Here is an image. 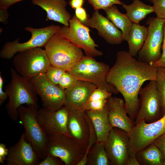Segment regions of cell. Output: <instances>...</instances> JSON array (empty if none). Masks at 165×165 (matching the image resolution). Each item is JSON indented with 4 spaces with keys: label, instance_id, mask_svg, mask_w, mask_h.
Masks as SVG:
<instances>
[{
    "label": "cell",
    "instance_id": "cell-41",
    "mask_svg": "<svg viewBox=\"0 0 165 165\" xmlns=\"http://www.w3.org/2000/svg\"><path fill=\"white\" fill-rule=\"evenodd\" d=\"M4 84V81L0 73V105H2L5 101L7 100L8 97L6 92L3 90L2 87Z\"/></svg>",
    "mask_w": 165,
    "mask_h": 165
},
{
    "label": "cell",
    "instance_id": "cell-46",
    "mask_svg": "<svg viewBox=\"0 0 165 165\" xmlns=\"http://www.w3.org/2000/svg\"><path fill=\"white\" fill-rule=\"evenodd\" d=\"M163 165H165V158H164V160Z\"/></svg>",
    "mask_w": 165,
    "mask_h": 165
},
{
    "label": "cell",
    "instance_id": "cell-38",
    "mask_svg": "<svg viewBox=\"0 0 165 165\" xmlns=\"http://www.w3.org/2000/svg\"><path fill=\"white\" fill-rule=\"evenodd\" d=\"M152 143L158 147L165 158V133L157 138Z\"/></svg>",
    "mask_w": 165,
    "mask_h": 165
},
{
    "label": "cell",
    "instance_id": "cell-7",
    "mask_svg": "<svg viewBox=\"0 0 165 165\" xmlns=\"http://www.w3.org/2000/svg\"><path fill=\"white\" fill-rule=\"evenodd\" d=\"M13 63L17 73L29 80L45 73L51 65L45 50L40 47L17 53L14 57Z\"/></svg>",
    "mask_w": 165,
    "mask_h": 165
},
{
    "label": "cell",
    "instance_id": "cell-18",
    "mask_svg": "<svg viewBox=\"0 0 165 165\" xmlns=\"http://www.w3.org/2000/svg\"><path fill=\"white\" fill-rule=\"evenodd\" d=\"M97 88V86L92 83L77 80L64 90V105L68 109H81L84 110L90 96Z\"/></svg>",
    "mask_w": 165,
    "mask_h": 165
},
{
    "label": "cell",
    "instance_id": "cell-20",
    "mask_svg": "<svg viewBox=\"0 0 165 165\" xmlns=\"http://www.w3.org/2000/svg\"><path fill=\"white\" fill-rule=\"evenodd\" d=\"M108 118L112 127L130 132L134 126V122L128 116L124 100L111 96L107 101Z\"/></svg>",
    "mask_w": 165,
    "mask_h": 165
},
{
    "label": "cell",
    "instance_id": "cell-11",
    "mask_svg": "<svg viewBox=\"0 0 165 165\" xmlns=\"http://www.w3.org/2000/svg\"><path fill=\"white\" fill-rule=\"evenodd\" d=\"M69 22V26H63L58 31L62 36L82 49L86 56L94 57L103 55V52L96 49L98 46L91 37L88 27L75 15Z\"/></svg>",
    "mask_w": 165,
    "mask_h": 165
},
{
    "label": "cell",
    "instance_id": "cell-8",
    "mask_svg": "<svg viewBox=\"0 0 165 165\" xmlns=\"http://www.w3.org/2000/svg\"><path fill=\"white\" fill-rule=\"evenodd\" d=\"M139 107L134 124L144 120L146 123L155 122L163 117V104L156 80L150 81L139 91Z\"/></svg>",
    "mask_w": 165,
    "mask_h": 165
},
{
    "label": "cell",
    "instance_id": "cell-14",
    "mask_svg": "<svg viewBox=\"0 0 165 165\" xmlns=\"http://www.w3.org/2000/svg\"><path fill=\"white\" fill-rule=\"evenodd\" d=\"M130 143L128 132L118 127H112L104 142L105 149L111 165H125L129 156Z\"/></svg>",
    "mask_w": 165,
    "mask_h": 165
},
{
    "label": "cell",
    "instance_id": "cell-36",
    "mask_svg": "<svg viewBox=\"0 0 165 165\" xmlns=\"http://www.w3.org/2000/svg\"><path fill=\"white\" fill-rule=\"evenodd\" d=\"M163 37L162 45V52L160 58L151 65L156 68H165V22L163 26Z\"/></svg>",
    "mask_w": 165,
    "mask_h": 165
},
{
    "label": "cell",
    "instance_id": "cell-30",
    "mask_svg": "<svg viewBox=\"0 0 165 165\" xmlns=\"http://www.w3.org/2000/svg\"><path fill=\"white\" fill-rule=\"evenodd\" d=\"M93 7L95 11L100 9L104 10L115 4L121 5L122 2L119 0H87Z\"/></svg>",
    "mask_w": 165,
    "mask_h": 165
},
{
    "label": "cell",
    "instance_id": "cell-35",
    "mask_svg": "<svg viewBox=\"0 0 165 165\" xmlns=\"http://www.w3.org/2000/svg\"><path fill=\"white\" fill-rule=\"evenodd\" d=\"M108 99L99 100L88 102L86 104L84 110H101L103 109L106 105Z\"/></svg>",
    "mask_w": 165,
    "mask_h": 165
},
{
    "label": "cell",
    "instance_id": "cell-17",
    "mask_svg": "<svg viewBox=\"0 0 165 165\" xmlns=\"http://www.w3.org/2000/svg\"><path fill=\"white\" fill-rule=\"evenodd\" d=\"M84 25L97 29L99 35L108 43L118 45L124 41L122 31L98 11H95Z\"/></svg>",
    "mask_w": 165,
    "mask_h": 165
},
{
    "label": "cell",
    "instance_id": "cell-27",
    "mask_svg": "<svg viewBox=\"0 0 165 165\" xmlns=\"http://www.w3.org/2000/svg\"><path fill=\"white\" fill-rule=\"evenodd\" d=\"M87 157V165H111L105 149L104 142L97 141L89 150Z\"/></svg>",
    "mask_w": 165,
    "mask_h": 165
},
{
    "label": "cell",
    "instance_id": "cell-43",
    "mask_svg": "<svg viewBox=\"0 0 165 165\" xmlns=\"http://www.w3.org/2000/svg\"><path fill=\"white\" fill-rule=\"evenodd\" d=\"M7 9L0 8V22L4 24L7 23L9 16Z\"/></svg>",
    "mask_w": 165,
    "mask_h": 165
},
{
    "label": "cell",
    "instance_id": "cell-9",
    "mask_svg": "<svg viewBox=\"0 0 165 165\" xmlns=\"http://www.w3.org/2000/svg\"><path fill=\"white\" fill-rule=\"evenodd\" d=\"M61 27L52 24L40 28L28 26L25 27V30L31 33V38L23 43L19 42V38L13 42H6L0 50V57L4 59H10L19 52L32 48L44 46L52 35L58 31Z\"/></svg>",
    "mask_w": 165,
    "mask_h": 165
},
{
    "label": "cell",
    "instance_id": "cell-12",
    "mask_svg": "<svg viewBox=\"0 0 165 165\" xmlns=\"http://www.w3.org/2000/svg\"><path fill=\"white\" fill-rule=\"evenodd\" d=\"M165 22V19L157 17L148 19L146 24L148 25V33L138 53V60L151 65L160 58L162 53Z\"/></svg>",
    "mask_w": 165,
    "mask_h": 165
},
{
    "label": "cell",
    "instance_id": "cell-47",
    "mask_svg": "<svg viewBox=\"0 0 165 165\" xmlns=\"http://www.w3.org/2000/svg\"><path fill=\"white\" fill-rule=\"evenodd\" d=\"M133 1H135V0H133Z\"/></svg>",
    "mask_w": 165,
    "mask_h": 165
},
{
    "label": "cell",
    "instance_id": "cell-2",
    "mask_svg": "<svg viewBox=\"0 0 165 165\" xmlns=\"http://www.w3.org/2000/svg\"><path fill=\"white\" fill-rule=\"evenodd\" d=\"M11 78L5 89L9 98L6 109L9 118L16 121L19 117L18 109L24 104L38 106L37 94L30 80L27 79L11 68Z\"/></svg>",
    "mask_w": 165,
    "mask_h": 165
},
{
    "label": "cell",
    "instance_id": "cell-45",
    "mask_svg": "<svg viewBox=\"0 0 165 165\" xmlns=\"http://www.w3.org/2000/svg\"><path fill=\"white\" fill-rule=\"evenodd\" d=\"M125 165H140L136 156V155L129 156Z\"/></svg>",
    "mask_w": 165,
    "mask_h": 165
},
{
    "label": "cell",
    "instance_id": "cell-5",
    "mask_svg": "<svg viewBox=\"0 0 165 165\" xmlns=\"http://www.w3.org/2000/svg\"><path fill=\"white\" fill-rule=\"evenodd\" d=\"M38 106L21 105L18 109L19 117L24 128L27 141L32 145L40 160L47 154L46 146L48 137L42 130L37 119Z\"/></svg>",
    "mask_w": 165,
    "mask_h": 165
},
{
    "label": "cell",
    "instance_id": "cell-3",
    "mask_svg": "<svg viewBox=\"0 0 165 165\" xmlns=\"http://www.w3.org/2000/svg\"><path fill=\"white\" fill-rule=\"evenodd\" d=\"M50 64L69 71L85 56L82 49L62 36L58 31L44 46Z\"/></svg>",
    "mask_w": 165,
    "mask_h": 165
},
{
    "label": "cell",
    "instance_id": "cell-24",
    "mask_svg": "<svg viewBox=\"0 0 165 165\" xmlns=\"http://www.w3.org/2000/svg\"><path fill=\"white\" fill-rule=\"evenodd\" d=\"M107 17L121 30L124 41L127 39L133 23L125 14L120 12L114 5L104 10Z\"/></svg>",
    "mask_w": 165,
    "mask_h": 165
},
{
    "label": "cell",
    "instance_id": "cell-22",
    "mask_svg": "<svg viewBox=\"0 0 165 165\" xmlns=\"http://www.w3.org/2000/svg\"><path fill=\"white\" fill-rule=\"evenodd\" d=\"M85 112L94 126L96 134L97 141L105 142L113 127L108 118L107 104L101 110Z\"/></svg>",
    "mask_w": 165,
    "mask_h": 165
},
{
    "label": "cell",
    "instance_id": "cell-1",
    "mask_svg": "<svg viewBox=\"0 0 165 165\" xmlns=\"http://www.w3.org/2000/svg\"><path fill=\"white\" fill-rule=\"evenodd\" d=\"M157 72V68L136 60L127 51L117 53L107 81L123 96L127 114L133 122L139 111L138 95L141 86L146 81L156 80Z\"/></svg>",
    "mask_w": 165,
    "mask_h": 165
},
{
    "label": "cell",
    "instance_id": "cell-39",
    "mask_svg": "<svg viewBox=\"0 0 165 165\" xmlns=\"http://www.w3.org/2000/svg\"><path fill=\"white\" fill-rule=\"evenodd\" d=\"M75 15L79 20L83 24L88 19L86 11L82 7L76 8L75 9Z\"/></svg>",
    "mask_w": 165,
    "mask_h": 165
},
{
    "label": "cell",
    "instance_id": "cell-6",
    "mask_svg": "<svg viewBox=\"0 0 165 165\" xmlns=\"http://www.w3.org/2000/svg\"><path fill=\"white\" fill-rule=\"evenodd\" d=\"M47 137L46 154L58 158L65 165H77L85 153L86 149L70 136L56 133Z\"/></svg>",
    "mask_w": 165,
    "mask_h": 165
},
{
    "label": "cell",
    "instance_id": "cell-44",
    "mask_svg": "<svg viewBox=\"0 0 165 165\" xmlns=\"http://www.w3.org/2000/svg\"><path fill=\"white\" fill-rule=\"evenodd\" d=\"M85 0H70L68 4L72 8L75 9L76 8L82 7Z\"/></svg>",
    "mask_w": 165,
    "mask_h": 165
},
{
    "label": "cell",
    "instance_id": "cell-34",
    "mask_svg": "<svg viewBox=\"0 0 165 165\" xmlns=\"http://www.w3.org/2000/svg\"><path fill=\"white\" fill-rule=\"evenodd\" d=\"M153 5L157 17L165 20V0H149Z\"/></svg>",
    "mask_w": 165,
    "mask_h": 165
},
{
    "label": "cell",
    "instance_id": "cell-23",
    "mask_svg": "<svg viewBox=\"0 0 165 165\" xmlns=\"http://www.w3.org/2000/svg\"><path fill=\"white\" fill-rule=\"evenodd\" d=\"M148 33L147 27L133 23L126 41L128 45V52L132 56L134 57L138 54L146 39Z\"/></svg>",
    "mask_w": 165,
    "mask_h": 165
},
{
    "label": "cell",
    "instance_id": "cell-19",
    "mask_svg": "<svg viewBox=\"0 0 165 165\" xmlns=\"http://www.w3.org/2000/svg\"><path fill=\"white\" fill-rule=\"evenodd\" d=\"M68 111L67 128L68 134L70 137L86 149L89 129L85 116V111L81 109H68Z\"/></svg>",
    "mask_w": 165,
    "mask_h": 165
},
{
    "label": "cell",
    "instance_id": "cell-25",
    "mask_svg": "<svg viewBox=\"0 0 165 165\" xmlns=\"http://www.w3.org/2000/svg\"><path fill=\"white\" fill-rule=\"evenodd\" d=\"M135 155L140 165H163L165 158L159 149L152 143Z\"/></svg>",
    "mask_w": 165,
    "mask_h": 165
},
{
    "label": "cell",
    "instance_id": "cell-32",
    "mask_svg": "<svg viewBox=\"0 0 165 165\" xmlns=\"http://www.w3.org/2000/svg\"><path fill=\"white\" fill-rule=\"evenodd\" d=\"M85 116L88 124L89 129V137L88 145L85 153L84 154V155L86 156H88L89 150L97 141V138L96 133L93 124L86 112Z\"/></svg>",
    "mask_w": 165,
    "mask_h": 165
},
{
    "label": "cell",
    "instance_id": "cell-31",
    "mask_svg": "<svg viewBox=\"0 0 165 165\" xmlns=\"http://www.w3.org/2000/svg\"><path fill=\"white\" fill-rule=\"evenodd\" d=\"M78 80L74 75L66 71L61 77L58 85L65 90L71 86Z\"/></svg>",
    "mask_w": 165,
    "mask_h": 165
},
{
    "label": "cell",
    "instance_id": "cell-42",
    "mask_svg": "<svg viewBox=\"0 0 165 165\" xmlns=\"http://www.w3.org/2000/svg\"><path fill=\"white\" fill-rule=\"evenodd\" d=\"M24 0H0V8L7 9L10 6Z\"/></svg>",
    "mask_w": 165,
    "mask_h": 165
},
{
    "label": "cell",
    "instance_id": "cell-15",
    "mask_svg": "<svg viewBox=\"0 0 165 165\" xmlns=\"http://www.w3.org/2000/svg\"><path fill=\"white\" fill-rule=\"evenodd\" d=\"M68 111L64 105L56 111L41 108L38 110L37 119L41 127L47 135L61 133L69 136L67 128Z\"/></svg>",
    "mask_w": 165,
    "mask_h": 165
},
{
    "label": "cell",
    "instance_id": "cell-16",
    "mask_svg": "<svg viewBox=\"0 0 165 165\" xmlns=\"http://www.w3.org/2000/svg\"><path fill=\"white\" fill-rule=\"evenodd\" d=\"M6 165H38L40 159L24 133L18 141L9 149Z\"/></svg>",
    "mask_w": 165,
    "mask_h": 165
},
{
    "label": "cell",
    "instance_id": "cell-40",
    "mask_svg": "<svg viewBox=\"0 0 165 165\" xmlns=\"http://www.w3.org/2000/svg\"><path fill=\"white\" fill-rule=\"evenodd\" d=\"M9 152V149L6 148L5 145L3 143L0 144V163L3 164L6 160Z\"/></svg>",
    "mask_w": 165,
    "mask_h": 165
},
{
    "label": "cell",
    "instance_id": "cell-26",
    "mask_svg": "<svg viewBox=\"0 0 165 165\" xmlns=\"http://www.w3.org/2000/svg\"><path fill=\"white\" fill-rule=\"evenodd\" d=\"M122 5L126 10V14L132 23L139 24L148 14L154 12L153 6L147 5L140 0L134 1L129 5L123 3Z\"/></svg>",
    "mask_w": 165,
    "mask_h": 165
},
{
    "label": "cell",
    "instance_id": "cell-33",
    "mask_svg": "<svg viewBox=\"0 0 165 165\" xmlns=\"http://www.w3.org/2000/svg\"><path fill=\"white\" fill-rule=\"evenodd\" d=\"M112 94L106 90L97 87L92 93L87 102L94 100L108 99L112 96Z\"/></svg>",
    "mask_w": 165,
    "mask_h": 165
},
{
    "label": "cell",
    "instance_id": "cell-4",
    "mask_svg": "<svg viewBox=\"0 0 165 165\" xmlns=\"http://www.w3.org/2000/svg\"><path fill=\"white\" fill-rule=\"evenodd\" d=\"M110 69L108 65L97 61L94 57L85 56L68 72L79 80L92 83L97 88L117 94L119 92L116 88L107 81V75Z\"/></svg>",
    "mask_w": 165,
    "mask_h": 165
},
{
    "label": "cell",
    "instance_id": "cell-37",
    "mask_svg": "<svg viewBox=\"0 0 165 165\" xmlns=\"http://www.w3.org/2000/svg\"><path fill=\"white\" fill-rule=\"evenodd\" d=\"M64 164L59 159L47 154L45 158L40 162L38 165H62Z\"/></svg>",
    "mask_w": 165,
    "mask_h": 165
},
{
    "label": "cell",
    "instance_id": "cell-29",
    "mask_svg": "<svg viewBox=\"0 0 165 165\" xmlns=\"http://www.w3.org/2000/svg\"><path fill=\"white\" fill-rule=\"evenodd\" d=\"M65 71L61 68L50 65L45 73L47 78L51 82L58 85L61 77Z\"/></svg>",
    "mask_w": 165,
    "mask_h": 165
},
{
    "label": "cell",
    "instance_id": "cell-21",
    "mask_svg": "<svg viewBox=\"0 0 165 165\" xmlns=\"http://www.w3.org/2000/svg\"><path fill=\"white\" fill-rule=\"evenodd\" d=\"M33 4L41 7L46 13V20L59 22L69 26V20L72 18L66 9L65 0H31Z\"/></svg>",
    "mask_w": 165,
    "mask_h": 165
},
{
    "label": "cell",
    "instance_id": "cell-10",
    "mask_svg": "<svg viewBox=\"0 0 165 165\" xmlns=\"http://www.w3.org/2000/svg\"><path fill=\"white\" fill-rule=\"evenodd\" d=\"M165 133V114L159 120L151 123L144 120L134 125L129 133L130 138L129 156H135L138 151L152 143Z\"/></svg>",
    "mask_w": 165,
    "mask_h": 165
},
{
    "label": "cell",
    "instance_id": "cell-13",
    "mask_svg": "<svg viewBox=\"0 0 165 165\" xmlns=\"http://www.w3.org/2000/svg\"><path fill=\"white\" fill-rule=\"evenodd\" d=\"M37 94L42 101L43 108L56 111L64 105V90L51 82L45 73H41L30 80Z\"/></svg>",
    "mask_w": 165,
    "mask_h": 165
},
{
    "label": "cell",
    "instance_id": "cell-28",
    "mask_svg": "<svg viewBox=\"0 0 165 165\" xmlns=\"http://www.w3.org/2000/svg\"><path fill=\"white\" fill-rule=\"evenodd\" d=\"M157 68L156 82L163 104V115L165 114V68Z\"/></svg>",
    "mask_w": 165,
    "mask_h": 165
}]
</instances>
